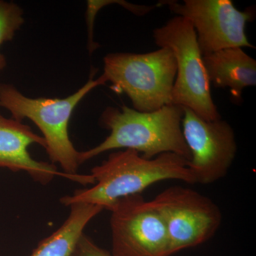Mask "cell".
<instances>
[{
  "label": "cell",
  "mask_w": 256,
  "mask_h": 256,
  "mask_svg": "<svg viewBox=\"0 0 256 256\" xmlns=\"http://www.w3.org/2000/svg\"><path fill=\"white\" fill-rule=\"evenodd\" d=\"M112 256H171L164 222L141 194L120 198L111 207Z\"/></svg>",
  "instance_id": "8"
},
{
  "label": "cell",
  "mask_w": 256,
  "mask_h": 256,
  "mask_svg": "<svg viewBox=\"0 0 256 256\" xmlns=\"http://www.w3.org/2000/svg\"><path fill=\"white\" fill-rule=\"evenodd\" d=\"M38 144L46 148L44 138L35 134L31 128L13 118H6L0 112V168L12 171L26 172L35 181L43 184L55 176L68 178L82 185L95 184L90 174L70 175L58 171L55 164L32 158L28 146Z\"/></svg>",
  "instance_id": "10"
},
{
  "label": "cell",
  "mask_w": 256,
  "mask_h": 256,
  "mask_svg": "<svg viewBox=\"0 0 256 256\" xmlns=\"http://www.w3.org/2000/svg\"><path fill=\"white\" fill-rule=\"evenodd\" d=\"M72 256H112L110 252L97 245L85 234H82Z\"/></svg>",
  "instance_id": "15"
},
{
  "label": "cell",
  "mask_w": 256,
  "mask_h": 256,
  "mask_svg": "<svg viewBox=\"0 0 256 256\" xmlns=\"http://www.w3.org/2000/svg\"><path fill=\"white\" fill-rule=\"evenodd\" d=\"M6 66V60L4 55L0 54V72L3 70Z\"/></svg>",
  "instance_id": "16"
},
{
  "label": "cell",
  "mask_w": 256,
  "mask_h": 256,
  "mask_svg": "<svg viewBox=\"0 0 256 256\" xmlns=\"http://www.w3.org/2000/svg\"><path fill=\"white\" fill-rule=\"evenodd\" d=\"M101 76L116 92H124L133 109L154 112L172 104L176 62L169 48L146 54L111 53L104 57Z\"/></svg>",
  "instance_id": "4"
},
{
  "label": "cell",
  "mask_w": 256,
  "mask_h": 256,
  "mask_svg": "<svg viewBox=\"0 0 256 256\" xmlns=\"http://www.w3.org/2000/svg\"><path fill=\"white\" fill-rule=\"evenodd\" d=\"M160 48H169L176 62L172 104L188 108L206 121L222 119L210 94V82L193 25L182 16L172 18L153 31Z\"/></svg>",
  "instance_id": "5"
},
{
  "label": "cell",
  "mask_w": 256,
  "mask_h": 256,
  "mask_svg": "<svg viewBox=\"0 0 256 256\" xmlns=\"http://www.w3.org/2000/svg\"><path fill=\"white\" fill-rule=\"evenodd\" d=\"M106 84L102 76L96 80L90 78L76 92L62 99L32 98L12 84H0V107L9 110L15 120H32L43 134L45 149L52 164L58 163L66 174H78L80 152L69 138V121L84 98L96 87Z\"/></svg>",
  "instance_id": "3"
},
{
  "label": "cell",
  "mask_w": 256,
  "mask_h": 256,
  "mask_svg": "<svg viewBox=\"0 0 256 256\" xmlns=\"http://www.w3.org/2000/svg\"><path fill=\"white\" fill-rule=\"evenodd\" d=\"M23 10L11 2L0 0V47L14 38L24 23Z\"/></svg>",
  "instance_id": "14"
},
{
  "label": "cell",
  "mask_w": 256,
  "mask_h": 256,
  "mask_svg": "<svg viewBox=\"0 0 256 256\" xmlns=\"http://www.w3.org/2000/svg\"><path fill=\"white\" fill-rule=\"evenodd\" d=\"M69 206L70 214L62 226L42 240L30 256H72L87 224L104 210L89 204H74Z\"/></svg>",
  "instance_id": "12"
},
{
  "label": "cell",
  "mask_w": 256,
  "mask_h": 256,
  "mask_svg": "<svg viewBox=\"0 0 256 256\" xmlns=\"http://www.w3.org/2000/svg\"><path fill=\"white\" fill-rule=\"evenodd\" d=\"M96 181L92 188L76 190L70 196L62 197L60 203L97 205L110 210L120 198L141 194L146 188L168 180H178L194 184L188 168V160L174 153H164L146 159L132 150L114 152L100 164L92 168Z\"/></svg>",
  "instance_id": "1"
},
{
  "label": "cell",
  "mask_w": 256,
  "mask_h": 256,
  "mask_svg": "<svg viewBox=\"0 0 256 256\" xmlns=\"http://www.w3.org/2000/svg\"><path fill=\"white\" fill-rule=\"evenodd\" d=\"M182 129L191 158L188 168L195 183L210 184L228 174L237 153L233 128L220 119L206 121L183 107Z\"/></svg>",
  "instance_id": "9"
},
{
  "label": "cell",
  "mask_w": 256,
  "mask_h": 256,
  "mask_svg": "<svg viewBox=\"0 0 256 256\" xmlns=\"http://www.w3.org/2000/svg\"><path fill=\"white\" fill-rule=\"evenodd\" d=\"M150 203L164 222L171 256L208 242L222 224L220 207L191 188L170 186Z\"/></svg>",
  "instance_id": "6"
},
{
  "label": "cell",
  "mask_w": 256,
  "mask_h": 256,
  "mask_svg": "<svg viewBox=\"0 0 256 256\" xmlns=\"http://www.w3.org/2000/svg\"><path fill=\"white\" fill-rule=\"evenodd\" d=\"M110 4H119L137 16H144L151 11L159 8V3L156 4L151 5H138L127 2L124 0H89L87 2L86 13V20L88 30V50L89 54H92L100 45L94 41V22L96 16L101 9Z\"/></svg>",
  "instance_id": "13"
},
{
  "label": "cell",
  "mask_w": 256,
  "mask_h": 256,
  "mask_svg": "<svg viewBox=\"0 0 256 256\" xmlns=\"http://www.w3.org/2000/svg\"><path fill=\"white\" fill-rule=\"evenodd\" d=\"M210 84L228 88L236 100H240L246 88L256 85V60L242 47L224 48L204 56Z\"/></svg>",
  "instance_id": "11"
},
{
  "label": "cell",
  "mask_w": 256,
  "mask_h": 256,
  "mask_svg": "<svg viewBox=\"0 0 256 256\" xmlns=\"http://www.w3.org/2000/svg\"><path fill=\"white\" fill-rule=\"evenodd\" d=\"M183 107L170 104L152 112H139L126 106L106 108L101 114V127L110 134L100 144L80 152V164L105 152L132 150L146 159L174 153L188 161L191 153L184 138Z\"/></svg>",
  "instance_id": "2"
},
{
  "label": "cell",
  "mask_w": 256,
  "mask_h": 256,
  "mask_svg": "<svg viewBox=\"0 0 256 256\" xmlns=\"http://www.w3.org/2000/svg\"><path fill=\"white\" fill-rule=\"evenodd\" d=\"M170 11L188 18L196 32L202 56L232 47L255 48L246 34L247 23L254 21L256 10L240 11L232 0L162 1Z\"/></svg>",
  "instance_id": "7"
}]
</instances>
